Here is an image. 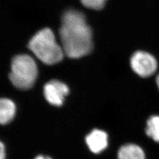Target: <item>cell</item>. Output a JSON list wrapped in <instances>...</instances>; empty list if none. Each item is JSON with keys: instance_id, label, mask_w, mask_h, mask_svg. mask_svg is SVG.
<instances>
[{"instance_id": "cell-1", "label": "cell", "mask_w": 159, "mask_h": 159, "mask_svg": "<svg viewBox=\"0 0 159 159\" xmlns=\"http://www.w3.org/2000/svg\"><path fill=\"white\" fill-rule=\"evenodd\" d=\"M92 35L91 28L82 12L70 10L64 13L60 37L67 57L78 58L89 54L93 49Z\"/></svg>"}, {"instance_id": "cell-2", "label": "cell", "mask_w": 159, "mask_h": 159, "mask_svg": "<svg viewBox=\"0 0 159 159\" xmlns=\"http://www.w3.org/2000/svg\"><path fill=\"white\" fill-rule=\"evenodd\" d=\"M29 48L40 61L52 65L63 60L64 52L57 44L54 34L50 29H42L34 35L29 43Z\"/></svg>"}, {"instance_id": "cell-3", "label": "cell", "mask_w": 159, "mask_h": 159, "mask_svg": "<svg viewBox=\"0 0 159 159\" xmlns=\"http://www.w3.org/2000/svg\"><path fill=\"white\" fill-rule=\"evenodd\" d=\"M10 80L21 90H28L34 85L38 75V68L34 59L27 54L14 57L11 62Z\"/></svg>"}, {"instance_id": "cell-4", "label": "cell", "mask_w": 159, "mask_h": 159, "mask_svg": "<svg viewBox=\"0 0 159 159\" xmlns=\"http://www.w3.org/2000/svg\"><path fill=\"white\" fill-rule=\"evenodd\" d=\"M133 70L142 77H148L153 74L157 68L156 59L148 52L143 51L134 52L130 59Z\"/></svg>"}, {"instance_id": "cell-5", "label": "cell", "mask_w": 159, "mask_h": 159, "mask_svg": "<svg viewBox=\"0 0 159 159\" xmlns=\"http://www.w3.org/2000/svg\"><path fill=\"white\" fill-rule=\"evenodd\" d=\"M68 93L67 85L56 80L48 82L44 87V94L47 101L56 106H60L63 104L64 97Z\"/></svg>"}, {"instance_id": "cell-6", "label": "cell", "mask_w": 159, "mask_h": 159, "mask_svg": "<svg viewBox=\"0 0 159 159\" xmlns=\"http://www.w3.org/2000/svg\"><path fill=\"white\" fill-rule=\"evenodd\" d=\"M85 142L93 153H100L107 147L108 136L104 131L95 129L86 137Z\"/></svg>"}, {"instance_id": "cell-7", "label": "cell", "mask_w": 159, "mask_h": 159, "mask_svg": "<svg viewBox=\"0 0 159 159\" xmlns=\"http://www.w3.org/2000/svg\"><path fill=\"white\" fill-rule=\"evenodd\" d=\"M145 153L142 148L134 144L123 146L118 152V159H145Z\"/></svg>"}, {"instance_id": "cell-8", "label": "cell", "mask_w": 159, "mask_h": 159, "mask_svg": "<svg viewBox=\"0 0 159 159\" xmlns=\"http://www.w3.org/2000/svg\"><path fill=\"white\" fill-rule=\"evenodd\" d=\"M16 113V106L11 100L1 98L0 101V123L4 125L13 119Z\"/></svg>"}, {"instance_id": "cell-9", "label": "cell", "mask_w": 159, "mask_h": 159, "mask_svg": "<svg viewBox=\"0 0 159 159\" xmlns=\"http://www.w3.org/2000/svg\"><path fill=\"white\" fill-rule=\"evenodd\" d=\"M146 133L156 142L159 143V116H151L147 121Z\"/></svg>"}, {"instance_id": "cell-10", "label": "cell", "mask_w": 159, "mask_h": 159, "mask_svg": "<svg viewBox=\"0 0 159 159\" xmlns=\"http://www.w3.org/2000/svg\"><path fill=\"white\" fill-rule=\"evenodd\" d=\"M81 2L87 8L100 10L104 7L106 0H81Z\"/></svg>"}, {"instance_id": "cell-11", "label": "cell", "mask_w": 159, "mask_h": 159, "mask_svg": "<svg viewBox=\"0 0 159 159\" xmlns=\"http://www.w3.org/2000/svg\"><path fill=\"white\" fill-rule=\"evenodd\" d=\"M0 159H6V150L5 146L2 143H1L0 144Z\"/></svg>"}, {"instance_id": "cell-12", "label": "cell", "mask_w": 159, "mask_h": 159, "mask_svg": "<svg viewBox=\"0 0 159 159\" xmlns=\"http://www.w3.org/2000/svg\"><path fill=\"white\" fill-rule=\"evenodd\" d=\"M35 159H52L49 157H47V156H38L37 157H36Z\"/></svg>"}, {"instance_id": "cell-13", "label": "cell", "mask_w": 159, "mask_h": 159, "mask_svg": "<svg viewBox=\"0 0 159 159\" xmlns=\"http://www.w3.org/2000/svg\"><path fill=\"white\" fill-rule=\"evenodd\" d=\"M156 83H157V87L159 88V75L157 77V79H156Z\"/></svg>"}]
</instances>
